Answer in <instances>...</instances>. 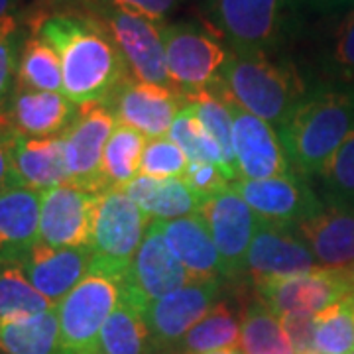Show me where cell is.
I'll return each instance as SVG.
<instances>
[{
  "instance_id": "f546056e",
  "label": "cell",
  "mask_w": 354,
  "mask_h": 354,
  "mask_svg": "<svg viewBox=\"0 0 354 354\" xmlns=\"http://www.w3.org/2000/svg\"><path fill=\"white\" fill-rule=\"evenodd\" d=\"M144 148L146 136L116 122L102 153L101 179L104 191L124 189L134 177H138Z\"/></svg>"
},
{
  "instance_id": "4316f807",
  "label": "cell",
  "mask_w": 354,
  "mask_h": 354,
  "mask_svg": "<svg viewBox=\"0 0 354 354\" xmlns=\"http://www.w3.org/2000/svg\"><path fill=\"white\" fill-rule=\"evenodd\" d=\"M0 351L4 354H59V319L51 307L38 315L0 321Z\"/></svg>"
},
{
  "instance_id": "d6a6232c",
  "label": "cell",
  "mask_w": 354,
  "mask_h": 354,
  "mask_svg": "<svg viewBox=\"0 0 354 354\" xmlns=\"http://www.w3.org/2000/svg\"><path fill=\"white\" fill-rule=\"evenodd\" d=\"M55 305L26 278L20 262H0V321L38 315Z\"/></svg>"
},
{
  "instance_id": "7bdbcfd3",
  "label": "cell",
  "mask_w": 354,
  "mask_h": 354,
  "mask_svg": "<svg viewBox=\"0 0 354 354\" xmlns=\"http://www.w3.org/2000/svg\"><path fill=\"white\" fill-rule=\"evenodd\" d=\"M18 16L16 0H0V39H16Z\"/></svg>"
},
{
  "instance_id": "277c9868",
  "label": "cell",
  "mask_w": 354,
  "mask_h": 354,
  "mask_svg": "<svg viewBox=\"0 0 354 354\" xmlns=\"http://www.w3.org/2000/svg\"><path fill=\"white\" fill-rule=\"evenodd\" d=\"M122 272L95 260L81 283L55 305L59 354L97 353L102 327L122 295Z\"/></svg>"
},
{
  "instance_id": "8d00e7d4",
  "label": "cell",
  "mask_w": 354,
  "mask_h": 354,
  "mask_svg": "<svg viewBox=\"0 0 354 354\" xmlns=\"http://www.w3.org/2000/svg\"><path fill=\"white\" fill-rule=\"evenodd\" d=\"M187 165L189 160L176 142H171L167 136L153 138L146 142L138 176L153 179H179L185 176Z\"/></svg>"
},
{
  "instance_id": "5bb4252c",
  "label": "cell",
  "mask_w": 354,
  "mask_h": 354,
  "mask_svg": "<svg viewBox=\"0 0 354 354\" xmlns=\"http://www.w3.org/2000/svg\"><path fill=\"white\" fill-rule=\"evenodd\" d=\"M185 99L174 87L127 79L106 102L118 124L132 128L146 138H164L183 109Z\"/></svg>"
},
{
  "instance_id": "7dc6e473",
  "label": "cell",
  "mask_w": 354,
  "mask_h": 354,
  "mask_svg": "<svg viewBox=\"0 0 354 354\" xmlns=\"http://www.w3.org/2000/svg\"><path fill=\"white\" fill-rule=\"evenodd\" d=\"M346 272V276H348V279H351V283H353V288H354V264L348 268V270H344Z\"/></svg>"
},
{
  "instance_id": "74e56055",
  "label": "cell",
  "mask_w": 354,
  "mask_h": 354,
  "mask_svg": "<svg viewBox=\"0 0 354 354\" xmlns=\"http://www.w3.org/2000/svg\"><path fill=\"white\" fill-rule=\"evenodd\" d=\"M325 67L344 83L354 81V8L339 18L325 48Z\"/></svg>"
},
{
  "instance_id": "9a60e30c",
  "label": "cell",
  "mask_w": 354,
  "mask_h": 354,
  "mask_svg": "<svg viewBox=\"0 0 354 354\" xmlns=\"http://www.w3.org/2000/svg\"><path fill=\"white\" fill-rule=\"evenodd\" d=\"M232 187L254 213L268 223L295 227L325 207L307 185L305 177L295 171L270 179H239Z\"/></svg>"
},
{
  "instance_id": "ffe728a7",
  "label": "cell",
  "mask_w": 354,
  "mask_h": 354,
  "mask_svg": "<svg viewBox=\"0 0 354 354\" xmlns=\"http://www.w3.org/2000/svg\"><path fill=\"white\" fill-rule=\"evenodd\" d=\"M93 262L95 252L88 246L51 248L39 241L20 260L26 278L53 305L75 290L88 274Z\"/></svg>"
},
{
  "instance_id": "8fae6325",
  "label": "cell",
  "mask_w": 354,
  "mask_h": 354,
  "mask_svg": "<svg viewBox=\"0 0 354 354\" xmlns=\"http://www.w3.org/2000/svg\"><path fill=\"white\" fill-rule=\"evenodd\" d=\"M216 250L223 260L225 278H236L246 272V258L262 218L246 205L232 185L205 199L199 207Z\"/></svg>"
},
{
  "instance_id": "484cf974",
  "label": "cell",
  "mask_w": 354,
  "mask_h": 354,
  "mask_svg": "<svg viewBox=\"0 0 354 354\" xmlns=\"http://www.w3.org/2000/svg\"><path fill=\"white\" fill-rule=\"evenodd\" d=\"M183 99H185V104H189L193 109V113L199 118L205 130L218 144L223 152V160H225L228 181L236 183L241 179V174H239L234 142H232V114H230L227 88L223 85V81L216 77L209 87L185 93Z\"/></svg>"
},
{
  "instance_id": "d4e9b609",
  "label": "cell",
  "mask_w": 354,
  "mask_h": 354,
  "mask_svg": "<svg viewBox=\"0 0 354 354\" xmlns=\"http://www.w3.org/2000/svg\"><path fill=\"white\" fill-rule=\"evenodd\" d=\"M127 195L152 221H174L199 213L201 201L185 179H153L134 177L127 187Z\"/></svg>"
},
{
  "instance_id": "cb8c5ba5",
  "label": "cell",
  "mask_w": 354,
  "mask_h": 354,
  "mask_svg": "<svg viewBox=\"0 0 354 354\" xmlns=\"http://www.w3.org/2000/svg\"><path fill=\"white\" fill-rule=\"evenodd\" d=\"M41 191L8 187L0 193V262H20L39 236Z\"/></svg>"
},
{
  "instance_id": "1f68e13d",
  "label": "cell",
  "mask_w": 354,
  "mask_h": 354,
  "mask_svg": "<svg viewBox=\"0 0 354 354\" xmlns=\"http://www.w3.org/2000/svg\"><path fill=\"white\" fill-rule=\"evenodd\" d=\"M241 344L244 354H295L281 319L262 301L250 305L242 317Z\"/></svg>"
},
{
  "instance_id": "603a6c76",
  "label": "cell",
  "mask_w": 354,
  "mask_h": 354,
  "mask_svg": "<svg viewBox=\"0 0 354 354\" xmlns=\"http://www.w3.org/2000/svg\"><path fill=\"white\" fill-rule=\"evenodd\" d=\"M169 250L193 279L225 278L223 260L205 218L199 213L174 221H152Z\"/></svg>"
},
{
  "instance_id": "83f0119b",
  "label": "cell",
  "mask_w": 354,
  "mask_h": 354,
  "mask_svg": "<svg viewBox=\"0 0 354 354\" xmlns=\"http://www.w3.org/2000/svg\"><path fill=\"white\" fill-rule=\"evenodd\" d=\"M153 342L144 313L120 295L106 319L95 354H150Z\"/></svg>"
},
{
  "instance_id": "44dd1931",
  "label": "cell",
  "mask_w": 354,
  "mask_h": 354,
  "mask_svg": "<svg viewBox=\"0 0 354 354\" xmlns=\"http://www.w3.org/2000/svg\"><path fill=\"white\" fill-rule=\"evenodd\" d=\"M10 169L14 187L46 191L67 185L69 171L64 138H28L10 134Z\"/></svg>"
},
{
  "instance_id": "30bf717a",
  "label": "cell",
  "mask_w": 354,
  "mask_h": 354,
  "mask_svg": "<svg viewBox=\"0 0 354 354\" xmlns=\"http://www.w3.org/2000/svg\"><path fill=\"white\" fill-rule=\"evenodd\" d=\"M95 14L113 34L114 41L130 69V75L146 83L174 87L165 62L164 34H162L164 24H156L148 18L101 6V4Z\"/></svg>"
},
{
  "instance_id": "d6986e66",
  "label": "cell",
  "mask_w": 354,
  "mask_h": 354,
  "mask_svg": "<svg viewBox=\"0 0 354 354\" xmlns=\"http://www.w3.org/2000/svg\"><path fill=\"white\" fill-rule=\"evenodd\" d=\"M77 109L64 93L14 88L2 118V134H22L28 138L62 136L75 120Z\"/></svg>"
},
{
  "instance_id": "c3c4849f",
  "label": "cell",
  "mask_w": 354,
  "mask_h": 354,
  "mask_svg": "<svg viewBox=\"0 0 354 354\" xmlns=\"http://www.w3.org/2000/svg\"><path fill=\"white\" fill-rule=\"evenodd\" d=\"M351 354H354V353H351Z\"/></svg>"
},
{
  "instance_id": "d590c367",
  "label": "cell",
  "mask_w": 354,
  "mask_h": 354,
  "mask_svg": "<svg viewBox=\"0 0 354 354\" xmlns=\"http://www.w3.org/2000/svg\"><path fill=\"white\" fill-rule=\"evenodd\" d=\"M319 176L323 179L329 203L354 207V130L330 156Z\"/></svg>"
},
{
  "instance_id": "3957f363",
  "label": "cell",
  "mask_w": 354,
  "mask_h": 354,
  "mask_svg": "<svg viewBox=\"0 0 354 354\" xmlns=\"http://www.w3.org/2000/svg\"><path fill=\"white\" fill-rule=\"evenodd\" d=\"M218 79L244 111L281 128L305 97L301 77L293 65L278 64L268 53H228Z\"/></svg>"
},
{
  "instance_id": "60d3db41",
  "label": "cell",
  "mask_w": 354,
  "mask_h": 354,
  "mask_svg": "<svg viewBox=\"0 0 354 354\" xmlns=\"http://www.w3.org/2000/svg\"><path fill=\"white\" fill-rule=\"evenodd\" d=\"M16 71H18L16 39H0V128H2L6 106L16 88Z\"/></svg>"
},
{
  "instance_id": "5b68a950",
  "label": "cell",
  "mask_w": 354,
  "mask_h": 354,
  "mask_svg": "<svg viewBox=\"0 0 354 354\" xmlns=\"http://www.w3.org/2000/svg\"><path fill=\"white\" fill-rule=\"evenodd\" d=\"M288 0H209V18L234 53H268L281 36Z\"/></svg>"
},
{
  "instance_id": "f35d334b",
  "label": "cell",
  "mask_w": 354,
  "mask_h": 354,
  "mask_svg": "<svg viewBox=\"0 0 354 354\" xmlns=\"http://www.w3.org/2000/svg\"><path fill=\"white\" fill-rule=\"evenodd\" d=\"M181 179H185V183L193 189V193L199 197L201 203L228 187L225 171L218 165L203 164V162H189L185 176Z\"/></svg>"
},
{
  "instance_id": "7a4b0ae2",
  "label": "cell",
  "mask_w": 354,
  "mask_h": 354,
  "mask_svg": "<svg viewBox=\"0 0 354 354\" xmlns=\"http://www.w3.org/2000/svg\"><path fill=\"white\" fill-rule=\"evenodd\" d=\"M354 130V91L317 88L291 111L278 134L291 169L301 177L321 174Z\"/></svg>"
},
{
  "instance_id": "b9f144b4",
  "label": "cell",
  "mask_w": 354,
  "mask_h": 354,
  "mask_svg": "<svg viewBox=\"0 0 354 354\" xmlns=\"http://www.w3.org/2000/svg\"><path fill=\"white\" fill-rule=\"evenodd\" d=\"M279 319H281V325L295 348V354L315 348V317L286 315Z\"/></svg>"
},
{
  "instance_id": "8992f818",
  "label": "cell",
  "mask_w": 354,
  "mask_h": 354,
  "mask_svg": "<svg viewBox=\"0 0 354 354\" xmlns=\"http://www.w3.org/2000/svg\"><path fill=\"white\" fill-rule=\"evenodd\" d=\"M162 34L167 73L181 95L209 87L221 75L230 51L215 36L187 22L164 24Z\"/></svg>"
},
{
  "instance_id": "f6af8a7d",
  "label": "cell",
  "mask_w": 354,
  "mask_h": 354,
  "mask_svg": "<svg viewBox=\"0 0 354 354\" xmlns=\"http://www.w3.org/2000/svg\"><path fill=\"white\" fill-rule=\"evenodd\" d=\"M323 8H354V0H313Z\"/></svg>"
},
{
  "instance_id": "bcb514c9",
  "label": "cell",
  "mask_w": 354,
  "mask_h": 354,
  "mask_svg": "<svg viewBox=\"0 0 354 354\" xmlns=\"http://www.w3.org/2000/svg\"><path fill=\"white\" fill-rule=\"evenodd\" d=\"M205 354H244L242 353V348H223V351H215V353H205Z\"/></svg>"
},
{
  "instance_id": "4dcf8cb0",
  "label": "cell",
  "mask_w": 354,
  "mask_h": 354,
  "mask_svg": "<svg viewBox=\"0 0 354 354\" xmlns=\"http://www.w3.org/2000/svg\"><path fill=\"white\" fill-rule=\"evenodd\" d=\"M16 87L64 93V75L57 53L39 36H30L18 53Z\"/></svg>"
},
{
  "instance_id": "4fadbf2b",
  "label": "cell",
  "mask_w": 354,
  "mask_h": 354,
  "mask_svg": "<svg viewBox=\"0 0 354 354\" xmlns=\"http://www.w3.org/2000/svg\"><path fill=\"white\" fill-rule=\"evenodd\" d=\"M99 199L101 195L73 185L41 191L38 241L51 248H91Z\"/></svg>"
},
{
  "instance_id": "ba28073f",
  "label": "cell",
  "mask_w": 354,
  "mask_h": 354,
  "mask_svg": "<svg viewBox=\"0 0 354 354\" xmlns=\"http://www.w3.org/2000/svg\"><path fill=\"white\" fill-rule=\"evenodd\" d=\"M191 281V274L169 250L160 230L150 225L138 252L122 272V297L142 313L158 299L181 290Z\"/></svg>"
},
{
  "instance_id": "9c48e42d",
  "label": "cell",
  "mask_w": 354,
  "mask_h": 354,
  "mask_svg": "<svg viewBox=\"0 0 354 354\" xmlns=\"http://www.w3.org/2000/svg\"><path fill=\"white\" fill-rule=\"evenodd\" d=\"M116 128L113 111L102 102H91L77 109L75 120L62 134L65 142V160L69 183L79 189L101 195L102 153Z\"/></svg>"
},
{
  "instance_id": "6da1fadb",
  "label": "cell",
  "mask_w": 354,
  "mask_h": 354,
  "mask_svg": "<svg viewBox=\"0 0 354 354\" xmlns=\"http://www.w3.org/2000/svg\"><path fill=\"white\" fill-rule=\"evenodd\" d=\"M36 36L48 41L59 57L64 95L75 106L106 102L130 79V69L113 34L93 12L44 14Z\"/></svg>"
},
{
  "instance_id": "e0dca14e",
  "label": "cell",
  "mask_w": 354,
  "mask_h": 354,
  "mask_svg": "<svg viewBox=\"0 0 354 354\" xmlns=\"http://www.w3.org/2000/svg\"><path fill=\"white\" fill-rule=\"evenodd\" d=\"M221 286V278L197 279L153 301L144 311L153 346H174L181 341L218 304Z\"/></svg>"
},
{
  "instance_id": "7c38bea8",
  "label": "cell",
  "mask_w": 354,
  "mask_h": 354,
  "mask_svg": "<svg viewBox=\"0 0 354 354\" xmlns=\"http://www.w3.org/2000/svg\"><path fill=\"white\" fill-rule=\"evenodd\" d=\"M266 307L278 317L319 315L354 290L344 270L317 268L301 276L254 283Z\"/></svg>"
},
{
  "instance_id": "e575fe53",
  "label": "cell",
  "mask_w": 354,
  "mask_h": 354,
  "mask_svg": "<svg viewBox=\"0 0 354 354\" xmlns=\"http://www.w3.org/2000/svg\"><path fill=\"white\" fill-rule=\"evenodd\" d=\"M167 138L176 142L183 150V153L187 156L189 162L218 165L225 171V160H223V152H221L218 144L205 130L189 104H183V109L179 111L169 132H167ZM225 176H227V171H225Z\"/></svg>"
},
{
  "instance_id": "ac0fdd59",
  "label": "cell",
  "mask_w": 354,
  "mask_h": 354,
  "mask_svg": "<svg viewBox=\"0 0 354 354\" xmlns=\"http://www.w3.org/2000/svg\"><path fill=\"white\" fill-rule=\"evenodd\" d=\"M295 232V227L290 225L260 223L246 258V272L254 283L293 278L321 268L315 254Z\"/></svg>"
},
{
  "instance_id": "ab89813d",
  "label": "cell",
  "mask_w": 354,
  "mask_h": 354,
  "mask_svg": "<svg viewBox=\"0 0 354 354\" xmlns=\"http://www.w3.org/2000/svg\"><path fill=\"white\" fill-rule=\"evenodd\" d=\"M181 0H99L101 6L148 18L156 24H164L165 18L176 10Z\"/></svg>"
},
{
  "instance_id": "2e32d148",
  "label": "cell",
  "mask_w": 354,
  "mask_h": 354,
  "mask_svg": "<svg viewBox=\"0 0 354 354\" xmlns=\"http://www.w3.org/2000/svg\"><path fill=\"white\" fill-rule=\"evenodd\" d=\"M227 95L232 114L234 156L241 179H270L291 174L293 169L278 130H274L272 124L262 118L244 111L228 91Z\"/></svg>"
},
{
  "instance_id": "836d02e7",
  "label": "cell",
  "mask_w": 354,
  "mask_h": 354,
  "mask_svg": "<svg viewBox=\"0 0 354 354\" xmlns=\"http://www.w3.org/2000/svg\"><path fill=\"white\" fill-rule=\"evenodd\" d=\"M315 351L319 354L354 353V290L315 315Z\"/></svg>"
},
{
  "instance_id": "f1b7e54d",
  "label": "cell",
  "mask_w": 354,
  "mask_h": 354,
  "mask_svg": "<svg viewBox=\"0 0 354 354\" xmlns=\"http://www.w3.org/2000/svg\"><path fill=\"white\" fill-rule=\"evenodd\" d=\"M239 344V315L227 301H218L176 346L179 348V354H205L223 348H236Z\"/></svg>"
},
{
  "instance_id": "ee69618b",
  "label": "cell",
  "mask_w": 354,
  "mask_h": 354,
  "mask_svg": "<svg viewBox=\"0 0 354 354\" xmlns=\"http://www.w3.org/2000/svg\"><path fill=\"white\" fill-rule=\"evenodd\" d=\"M12 185V169H10V134L0 132V193Z\"/></svg>"
},
{
  "instance_id": "7402d4cb",
  "label": "cell",
  "mask_w": 354,
  "mask_h": 354,
  "mask_svg": "<svg viewBox=\"0 0 354 354\" xmlns=\"http://www.w3.org/2000/svg\"><path fill=\"white\" fill-rule=\"evenodd\" d=\"M321 268L348 270L354 264V207L329 203L321 213L295 225Z\"/></svg>"
},
{
  "instance_id": "52a82bcc",
  "label": "cell",
  "mask_w": 354,
  "mask_h": 354,
  "mask_svg": "<svg viewBox=\"0 0 354 354\" xmlns=\"http://www.w3.org/2000/svg\"><path fill=\"white\" fill-rule=\"evenodd\" d=\"M150 225L152 218L128 197L124 189L101 193L91 239L95 260L124 270L138 252Z\"/></svg>"
}]
</instances>
